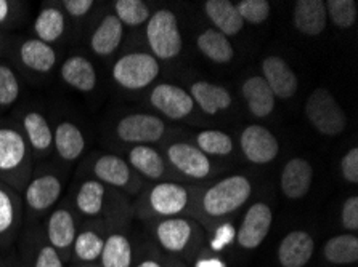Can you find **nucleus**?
<instances>
[{
    "instance_id": "nucleus-1",
    "label": "nucleus",
    "mask_w": 358,
    "mask_h": 267,
    "mask_svg": "<svg viewBox=\"0 0 358 267\" xmlns=\"http://www.w3.org/2000/svg\"><path fill=\"white\" fill-rule=\"evenodd\" d=\"M150 232L159 252L173 261L196 258L204 248L208 236L198 220L187 216L166 218L148 222Z\"/></svg>"
},
{
    "instance_id": "nucleus-2",
    "label": "nucleus",
    "mask_w": 358,
    "mask_h": 267,
    "mask_svg": "<svg viewBox=\"0 0 358 267\" xmlns=\"http://www.w3.org/2000/svg\"><path fill=\"white\" fill-rule=\"evenodd\" d=\"M196 190L185 184L162 181L146 190L135 204V215L146 222L192 215L198 206Z\"/></svg>"
},
{
    "instance_id": "nucleus-3",
    "label": "nucleus",
    "mask_w": 358,
    "mask_h": 267,
    "mask_svg": "<svg viewBox=\"0 0 358 267\" xmlns=\"http://www.w3.org/2000/svg\"><path fill=\"white\" fill-rule=\"evenodd\" d=\"M251 194V179L244 174H231L204 190V194L198 199L196 211L201 220L214 227L227 222L231 215L246 205Z\"/></svg>"
},
{
    "instance_id": "nucleus-4",
    "label": "nucleus",
    "mask_w": 358,
    "mask_h": 267,
    "mask_svg": "<svg viewBox=\"0 0 358 267\" xmlns=\"http://www.w3.org/2000/svg\"><path fill=\"white\" fill-rule=\"evenodd\" d=\"M76 213L89 221L119 222L129 221L130 206L127 200L96 179H85L74 195Z\"/></svg>"
},
{
    "instance_id": "nucleus-5",
    "label": "nucleus",
    "mask_w": 358,
    "mask_h": 267,
    "mask_svg": "<svg viewBox=\"0 0 358 267\" xmlns=\"http://www.w3.org/2000/svg\"><path fill=\"white\" fill-rule=\"evenodd\" d=\"M32 173V152L23 132L12 127H0V183L16 192L24 190Z\"/></svg>"
},
{
    "instance_id": "nucleus-6",
    "label": "nucleus",
    "mask_w": 358,
    "mask_h": 267,
    "mask_svg": "<svg viewBox=\"0 0 358 267\" xmlns=\"http://www.w3.org/2000/svg\"><path fill=\"white\" fill-rule=\"evenodd\" d=\"M159 61L153 54L137 52L127 53L113 64V80L124 90L138 91L153 84L159 75Z\"/></svg>"
},
{
    "instance_id": "nucleus-7",
    "label": "nucleus",
    "mask_w": 358,
    "mask_h": 267,
    "mask_svg": "<svg viewBox=\"0 0 358 267\" xmlns=\"http://www.w3.org/2000/svg\"><path fill=\"white\" fill-rule=\"evenodd\" d=\"M306 116L313 128L323 136H339L347 128L344 109L327 89L313 90L306 101Z\"/></svg>"
},
{
    "instance_id": "nucleus-8",
    "label": "nucleus",
    "mask_w": 358,
    "mask_h": 267,
    "mask_svg": "<svg viewBox=\"0 0 358 267\" xmlns=\"http://www.w3.org/2000/svg\"><path fill=\"white\" fill-rule=\"evenodd\" d=\"M146 40L156 59H173L182 53L183 39L178 20L171 10H158L146 23Z\"/></svg>"
},
{
    "instance_id": "nucleus-9",
    "label": "nucleus",
    "mask_w": 358,
    "mask_h": 267,
    "mask_svg": "<svg viewBox=\"0 0 358 267\" xmlns=\"http://www.w3.org/2000/svg\"><path fill=\"white\" fill-rule=\"evenodd\" d=\"M90 173L94 174V179L103 183L105 186L124 190L127 194H137L142 188L138 174L132 170L127 160H124L119 155H99L92 163Z\"/></svg>"
},
{
    "instance_id": "nucleus-10",
    "label": "nucleus",
    "mask_w": 358,
    "mask_h": 267,
    "mask_svg": "<svg viewBox=\"0 0 358 267\" xmlns=\"http://www.w3.org/2000/svg\"><path fill=\"white\" fill-rule=\"evenodd\" d=\"M115 135L126 144L146 146L158 141L166 135V123L153 114H129L117 122Z\"/></svg>"
},
{
    "instance_id": "nucleus-11",
    "label": "nucleus",
    "mask_w": 358,
    "mask_h": 267,
    "mask_svg": "<svg viewBox=\"0 0 358 267\" xmlns=\"http://www.w3.org/2000/svg\"><path fill=\"white\" fill-rule=\"evenodd\" d=\"M62 194L63 179L57 173L37 174V176L29 179L28 186L24 188L23 205L32 218H37L53 208Z\"/></svg>"
},
{
    "instance_id": "nucleus-12",
    "label": "nucleus",
    "mask_w": 358,
    "mask_h": 267,
    "mask_svg": "<svg viewBox=\"0 0 358 267\" xmlns=\"http://www.w3.org/2000/svg\"><path fill=\"white\" fill-rule=\"evenodd\" d=\"M273 224V210L265 201L251 205L244 213L241 224L236 231L235 241L244 252H252L259 248L267 238Z\"/></svg>"
},
{
    "instance_id": "nucleus-13",
    "label": "nucleus",
    "mask_w": 358,
    "mask_h": 267,
    "mask_svg": "<svg viewBox=\"0 0 358 267\" xmlns=\"http://www.w3.org/2000/svg\"><path fill=\"white\" fill-rule=\"evenodd\" d=\"M24 220L23 197L0 183V252H10L16 243Z\"/></svg>"
},
{
    "instance_id": "nucleus-14",
    "label": "nucleus",
    "mask_w": 358,
    "mask_h": 267,
    "mask_svg": "<svg viewBox=\"0 0 358 267\" xmlns=\"http://www.w3.org/2000/svg\"><path fill=\"white\" fill-rule=\"evenodd\" d=\"M47 242L52 245L57 252L62 254V258L66 261V264L71 263L73 245L78 236L79 227L76 220L74 211L66 205L58 206L53 210L50 216L47 218L45 227L42 229Z\"/></svg>"
},
{
    "instance_id": "nucleus-15",
    "label": "nucleus",
    "mask_w": 358,
    "mask_h": 267,
    "mask_svg": "<svg viewBox=\"0 0 358 267\" xmlns=\"http://www.w3.org/2000/svg\"><path fill=\"white\" fill-rule=\"evenodd\" d=\"M166 160L187 178L208 179L213 174V162L196 146L189 143H172L166 147Z\"/></svg>"
},
{
    "instance_id": "nucleus-16",
    "label": "nucleus",
    "mask_w": 358,
    "mask_h": 267,
    "mask_svg": "<svg viewBox=\"0 0 358 267\" xmlns=\"http://www.w3.org/2000/svg\"><path fill=\"white\" fill-rule=\"evenodd\" d=\"M18 258L28 267H66V261L47 242L41 227L32 226L20 238Z\"/></svg>"
},
{
    "instance_id": "nucleus-17",
    "label": "nucleus",
    "mask_w": 358,
    "mask_h": 267,
    "mask_svg": "<svg viewBox=\"0 0 358 267\" xmlns=\"http://www.w3.org/2000/svg\"><path fill=\"white\" fill-rule=\"evenodd\" d=\"M134 258L135 247L130 238L127 221L108 224L99 267H132Z\"/></svg>"
},
{
    "instance_id": "nucleus-18",
    "label": "nucleus",
    "mask_w": 358,
    "mask_h": 267,
    "mask_svg": "<svg viewBox=\"0 0 358 267\" xmlns=\"http://www.w3.org/2000/svg\"><path fill=\"white\" fill-rule=\"evenodd\" d=\"M240 146L246 159L256 165H267L280 154L276 136L262 125H249L241 132Z\"/></svg>"
},
{
    "instance_id": "nucleus-19",
    "label": "nucleus",
    "mask_w": 358,
    "mask_h": 267,
    "mask_svg": "<svg viewBox=\"0 0 358 267\" xmlns=\"http://www.w3.org/2000/svg\"><path fill=\"white\" fill-rule=\"evenodd\" d=\"M150 102L156 111L171 121H185L194 111V101L187 90L177 85L159 84L150 93Z\"/></svg>"
},
{
    "instance_id": "nucleus-20",
    "label": "nucleus",
    "mask_w": 358,
    "mask_h": 267,
    "mask_svg": "<svg viewBox=\"0 0 358 267\" xmlns=\"http://www.w3.org/2000/svg\"><path fill=\"white\" fill-rule=\"evenodd\" d=\"M108 222L89 221L79 229L73 245L71 264L99 266L103 247H105Z\"/></svg>"
},
{
    "instance_id": "nucleus-21",
    "label": "nucleus",
    "mask_w": 358,
    "mask_h": 267,
    "mask_svg": "<svg viewBox=\"0 0 358 267\" xmlns=\"http://www.w3.org/2000/svg\"><path fill=\"white\" fill-rule=\"evenodd\" d=\"M315 253V241L312 234L302 229L291 231L278 245V263L281 267H306Z\"/></svg>"
},
{
    "instance_id": "nucleus-22",
    "label": "nucleus",
    "mask_w": 358,
    "mask_h": 267,
    "mask_svg": "<svg viewBox=\"0 0 358 267\" xmlns=\"http://www.w3.org/2000/svg\"><path fill=\"white\" fill-rule=\"evenodd\" d=\"M262 77L267 82L273 96L280 98V100H289L299 89V80H297L296 73L280 56H267L264 59Z\"/></svg>"
},
{
    "instance_id": "nucleus-23",
    "label": "nucleus",
    "mask_w": 358,
    "mask_h": 267,
    "mask_svg": "<svg viewBox=\"0 0 358 267\" xmlns=\"http://www.w3.org/2000/svg\"><path fill=\"white\" fill-rule=\"evenodd\" d=\"M313 183V167L310 162L294 157L283 167L280 184L285 197L289 200H301L308 194Z\"/></svg>"
},
{
    "instance_id": "nucleus-24",
    "label": "nucleus",
    "mask_w": 358,
    "mask_h": 267,
    "mask_svg": "<svg viewBox=\"0 0 358 267\" xmlns=\"http://www.w3.org/2000/svg\"><path fill=\"white\" fill-rule=\"evenodd\" d=\"M328 23L327 5L322 0H299L294 5L292 24L303 36L315 37L324 31Z\"/></svg>"
},
{
    "instance_id": "nucleus-25",
    "label": "nucleus",
    "mask_w": 358,
    "mask_h": 267,
    "mask_svg": "<svg viewBox=\"0 0 358 267\" xmlns=\"http://www.w3.org/2000/svg\"><path fill=\"white\" fill-rule=\"evenodd\" d=\"M59 75L64 84L71 89L83 91V93H90L96 86V70L89 58L83 54H74L69 56L66 61L62 64Z\"/></svg>"
},
{
    "instance_id": "nucleus-26",
    "label": "nucleus",
    "mask_w": 358,
    "mask_h": 267,
    "mask_svg": "<svg viewBox=\"0 0 358 267\" xmlns=\"http://www.w3.org/2000/svg\"><path fill=\"white\" fill-rule=\"evenodd\" d=\"M23 135L32 155L43 157L50 152L53 146V132L47 119L37 111H29L23 116Z\"/></svg>"
},
{
    "instance_id": "nucleus-27",
    "label": "nucleus",
    "mask_w": 358,
    "mask_h": 267,
    "mask_svg": "<svg viewBox=\"0 0 358 267\" xmlns=\"http://www.w3.org/2000/svg\"><path fill=\"white\" fill-rule=\"evenodd\" d=\"M124 26L115 15H106L95 27L89 39V47L96 56L108 58L121 47Z\"/></svg>"
},
{
    "instance_id": "nucleus-28",
    "label": "nucleus",
    "mask_w": 358,
    "mask_h": 267,
    "mask_svg": "<svg viewBox=\"0 0 358 267\" xmlns=\"http://www.w3.org/2000/svg\"><path fill=\"white\" fill-rule=\"evenodd\" d=\"M127 163L135 173L151 181L169 174L166 159L151 146H134L127 154Z\"/></svg>"
},
{
    "instance_id": "nucleus-29",
    "label": "nucleus",
    "mask_w": 358,
    "mask_h": 267,
    "mask_svg": "<svg viewBox=\"0 0 358 267\" xmlns=\"http://www.w3.org/2000/svg\"><path fill=\"white\" fill-rule=\"evenodd\" d=\"M189 95H192L194 105H198L206 114L215 116V114L224 112L231 106L233 98L230 91L222 85L210 84L206 80H198L189 86Z\"/></svg>"
},
{
    "instance_id": "nucleus-30",
    "label": "nucleus",
    "mask_w": 358,
    "mask_h": 267,
    "mask_svg": "<svg viewBox=\"0 0 358 267\" xmlns=\"http://www.w3.org/2000/svg\"><path fill=\"white\" fill-rule=\"evenodd\" d=\"M241 93L254 117L265 119L273 112L276 98L262 75H252V77L244 80Z\"/></svg>"
},
{
    "instance_id": "nucleus-31",
    "label": "nucleus",
    "mask_w": 358,
    "mask_h": 267,
    "mask_svg": "<svg viewBox=\"0 0 358 267\" xmlns=\"http://www.w3.org/2000/svg\"><path fill=\"white\" fill-rule=\"evenodd\" d=\"M53 146L63 162L78 160L85 149L83 130L73 122H59L53 132Z\"/></svg>"
},
{
    "instance_id": "nucleus-32",
    "label": "nucleus",
    "mask_w": 358,
    "mask_h": 267,
    "mask_svg": "<svg viewBox=\"0 0 358 267\" xmlns=\"http://www.w3.org/2000/svg\"><path fill=\"white\" fill-rule=\"evenodd\" d=\"M20 59L24 68L37 74H48L57 64L55 48L39 39H28L21 43Z\"/></svg>"
},
{
    "instance_id": "nucleus-33",
    "label": "nucleus",
    "mask_w": 358,
    "mask_h": 267,
    "mask_svg": "<svg viewBox=\"0 0 358 267\" xmlns=\"http://www.w3.org/2000/svg\"><path fill=\"white\" fill-rule=\"evenodd\" d=\"M203 7L217 31L227 37L240 34L244 21L238 13L236 3H231L229 0H208Z\"/></svg>"
},
{
    "instance_id": "nucleus-34",
    "label": "nucleus",
    "mask_w": 358,
    "mask_h": 267,
    "mask_svg": "<svg viewBox=\"0 0 358 267\" xmlns=\"http://www.w3.org/2000/svg\"><path fill=\"white\" fill-rule=\"evenodd\" d=\"M323 258L333 266H352L358 261V236L344 232L331 237L323 247Z\"/></svg>"
},
{
    "instance_id": "nucleus-35",
    "label": "nucleus",
    "mask_w": 358,
    "mask_h": 267,
    "mask_svg": "<svg viewBox=\"0 0 358 267\" xmlns=\"http://www.w3.org/2000/svg\"><path fill=\"white\" fill-rule=\"evenodd\" d=\"M196 43L199 52L215 64H229L235 58V48L230 43L229 37L213 27L201 32Z\"/></svg>"
},
{
    "instance_id": "nucleus-36",
    "label": "nucleus",
    "mask_w": 358,
    "mask_h": 267,
    "mask_svg": "<svg viewBox=\"0 0 358 267\" xmlns=\"http://www.w3.org/2000/svg\"><path fill=\"white\" fill-rule=\"evenodd\" d=\"M66 16H64L63 10L58 7H45L41 10L34 21V34L36 39L50 43L58 42L66 32Z\"/></svg>"
},
{
    "instance_id": "nucleus-37",
    "label": "nucleus",
    "mask_w": 358,
    "mask_h": 267,
    "mask_svg": "<svg viewBox=\"0 0 358 267\" xmlns=\"http://www.w3.org/2000/svg\"><path fill=\"white\" fill-rule=\"evenodd\" d=\"M194 144L206 155L214 157H227L233 152V139L230 135L220 130H204L194 136Z\"/></svg>"
},
{
    "instance_id": "nucleus-38",
    "label": "nucleus",
    "mask_w": 358,
    "mask_h": 267,
    "mask_svg": "<svg viewBox=\"0 0 358 267\" xmlns=\"http://www.w3.org/2000/svg\"><path fill=\"white\" fill-rule=\"evenodd\" d=\"M115 16L121 21L122 26L137 27L143 23H148L150 8L142 0H117L113 3Z\"/></svg>"
},
{
    "instance_id": "nucleus-39",
    "label": "nucleus",
    "mask_w": 358,
    "mask_h": 267,
    "mask_svg": "<svg viewBox=\"0 0 358 267\" xmlns=\"http://www.w3.org/2000/svg\"><path fill=\"white\" fill-rule=\"evenodd\" d=\"M327 5L328 18L339 29H350L357 23L358 5L355 0H329Z\"/></svg>"
},
{
    "instance_id": "nucleus-40",
    "label": "nucleus",
    "mask_w": 358,
    "mask_h": 267,
    "mask_svg": "<svg viewBox=\"0 0 358 267\" xmlns=\"http://www.w3.org/2000/svg\"><path fill=\"white\" fill-rule=\"evenodd\" d=\"M20 80L15 70L7 66V64L0 63V107L13 106L20 98Z\"/></svg>"
},
{
    "instance_id": "nucleus-41",
    "label": "nucleus",
    "mask_w": 358,
    "mask_h": 267,
    "mask_svg": "<svg viewBox=\"0 0 358 267\" xmlns=\"http://www.w3.org/2000/svg\"><path fill=\"white\" fill-rule=\"evenodd\" d=\"M236 8L244 23L249 24H262L272 13V5L267 0H241Z\"/></svg>"
},
{
    "instance_id": "nucleus-42",
    "label": "nucleus",
    "mask_w": 358,
    "mask_h": 267,
    "mask_svg": "<svg viewBox=\"0 0 358 267\" xmlns=\"http://www.w3.org/2000/svg\"><path fill=\"white\" fill-rule=\"evenodd\" d=\"M213 229H214V234L208 241V248L210 250V252L220 253L222 250L230 247V245L235 242L236 231L229 221L222 222V224H217Z\"/></svg>"
},
{
    "instance_id": "nucleus-43",
    "label": "nucleus",
    "mask_w": 358,
    "mask_h": 267,
    "mask_svg": "<svg viewBox=\"0 0 358 267\" xmlns=\"http://www.w3.org/2000/svg\"><path fill=\"white\" fill-rule=\"evenodd\" d=\"M132 267H167V258L158 248L143 247L135 252Z\"/></svg>"
},
{
    "instance_id": "nucleus-44",
    "label": "nucleus",
    "mask_w": 358,
    "mask_h": 267,
    "mask_svg": "<svg viewBox=\"0 0 358 267\" xmlns=\"http://www.w3.org/2000/svg\"><path fill=\"white\" fill-rule=\"evenodd\" d=\"M341 222L347 232L357 234L358 231V197L352 195L347 199L343 205V211H341Z\"/></svg>"
},
{
    "instance_id": "nucleus-45",
    "label": "nucleus",
    "mask_w": 358,
    "mask_h": 267,
    "mask_svg": "<svg viewBox=\"0 0 358 267\" xmlns=\"http://www.w3.org/2000/svg\"><path fill=\"white\" fill-rule=\"evenodd\" d=\"M341 171H343V178L347 183L357 184L358 183V149L352 147L344 154L343 160H341Z\"/></svg>"
},
{
    "instance_id": "nucleus-46",
    "label": "nucleus",
    "mask_w": 358,
    "mask_h": 267,
    "mask_svg": "<svg viewBox=\"0 0 358 267\" xmlns=\"http://www.w3.org/2000/svg\"><path fill=\"white\" fill-rule=\"evenodd\" d=\"M62 5L68 16H71L74 20H79L89 15L95 3L92 2V0H64Z\"/></svg>"
},
{
    "instance_id": "nucleus-47",
    "label": "nucleus",
    "mask_w": 358,
    "mask_h": 267,
    "mask_svg": "<svg viewBox=\"0 0 358 267\" xmlns=\"http://www.w3.org/2000/svg\"><path fill=\"white\" fill-rule=\"evenodd\" d=\"M194 267H227V264L220 258V253H214L208 248H203L194 258Z\"/></svg>"
},
{
    "instance_id": "nucleus-48",
    "label": "nucleus",
    "mask_w": 358,
    "mask_h": 267,
    "mask_svg": "<svg viewBox=\"0 0 358 267\" xmlns=\"http://www.w3.org/2000/svg\"><path fill=\"white\" fill-rule=\"evenodd\" d=\"M13 12V3L7 2V0H0V26L7 23Z\"/></svg>"
},
{
    "instance_id": "nucleus-49",
    "label": "nucleus",
    "mask_w": 358,
    "mask_h": 267,
    "mask_svg": "<svg viewBox=\"0 0 358 267\" xmlns=\"http://www.w3.org/2000/svg\"><path fill=\"white\" fill-rule=\"evenodd\" d=\"M0 267H15V258H2L0 256Z\"/></svg>"
},
{
    "instance_id": "nucleus-50",
    "label": "nucleus",
    "mask_w": 358,
    "mask_h": 267,
    "mask_svg": "<svg viewBox=\"0 0 358 267\" xmlns=\"http://www.w3.org/2000/svg\"><path fill=\"white\" fill-rule=\"evenodd\" d=\"M167 267H188L185 263H182V261H173L167 258Z\"/></svg>"
},
{
    "instance_id": "nucleus-51",
    "label": "nucleus",
    "mask_w": 358,
    "mask_h": 267,
    "mask_svg": "<svg viewBox=\"0 0 358 267\" xmlns=\"http://www.w3.org/2000/svg\"><path fill=\"white\" fill-rule=\"evenodd\" d=\"M15 267H28V266H26L23 261H21L18 256H16V258H15Z\"/></svg>"
},
{
    "instance_id": "nucleus-52",
    "label": "nucleus",
    "mask_w": 358,
    "mask_h": 267,
    "mask_svg": "<svg viewBox=\"0 0 358 267\" xmlns=\"http://www.w3.org/2000/svg\"><path fill=\"white\" fill-rule=\"evenodd\" d=\"M71 267H99V266H79V264H73Z\"/></svg>"
},
{
    "instance_id": "nucleus-53",
    "label": "nucleus",
    "mask_w": 358,
    "mask_h": 267,
    "mask_svg": "<svg viewBox=\"0 0 358 267\" xmlns=\"http://www.w3.org/2000/svg\"><path fill=\"white\" fill-rule=\"evenodd\" d=\"M3 43V34H2V31H0V45H2Z\"/></svg>"
}]
</instances>
